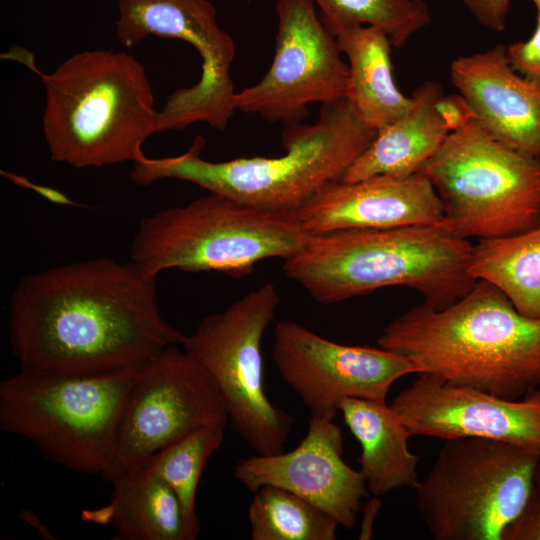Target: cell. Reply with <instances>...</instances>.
<instances>
[{"label": "cell", "instance_id": "d4e9b609", "mask_svg": "<svg viewBox=\"0 0 540 540\" xmlns=\"http://www.w3.org/2000/svg\"><path fill=\"white\" fill-rule=\"evenodd\" d=\"M225 426L213 424L197 428L144 462L175 491L189 524L197 533L200 531L196 511L198 484L208 459L223 443Z\"/></svg>", "mask_w": 540, "mask_h": 540}, {"label": "cell", "instance_id": "ffe728a7", "mask_svg": "<svg viewBox=\"0 0 540 540\" xmlns=\"http://www.w3.org/2000/svg\"><path fill=\"white\" fill-rule=\"evenodd\" d=\"M442 93L436 82L421 84L411 96V108L377 130L374 140L340 181L351 183L377 175L418 173L450 133L435 110V102Z\"/></svg>", "mask_w": 540, "mask_h": 540}, {"label": "cell", "instance_id": "cb8c5ba5", "mask_svg": "<svg viewBox=\"0 0 540 540\" xmlns=\"http://www.w3.org/2000/svg\"><path fill=\"white\" fill-rule=\"evenodd\" d=\"M248 507L252 540H334L338 522L306 499L280 487L264 485Z\"/></svg>", "mask_w": 540, "mask_h": 540}, {"label": "cell", "instance_id": "1f68e13d", "mask_svg": "<svg viewBox=\"0 0 540 540\" xmlns=\"http://www.w3.org/2000/svg\"><path fill=\"white\" fill-rule=\"evenodd\" d=\"M4 175L9 176L14 182H16L18 184L33 187L39 193L43 194L45 197L51 199L52 201H58L60 203H64V202L67 203L68 202L67 199L61 193H59V192H57V191H55L53 189H49V188H46V187H39V186L30 184V183H28V180H25L22 177L16 176L14 174H7L5 172Z\"/></svg>", "mask_w": 540, "mask_h": 540}, {"label": "cell", "instance_id": "d6986e66", "mask_svg": "<svg viewBox=\"0 0 540 540\" xmlns=\"http://www.w3.org/2000/svg\"><path fill=\"white\" fill-rule=\"evenodd\" d=\"M109 504L84 511L83 520L109 525L115 540H195L172 487L149 465L133 467L110 481Z\"/></svg>", "mask_w": 540, "mask_h": 540}, {"label": "cell", "instance_id": "9c48e42d", "mask_svg": "<svg viewBox=\"0 0 540 540\" xmlns=\"http://www.w3.org/2000/svg\"><path fill=\"white\" fill-rule=\"evenodd\" d=\"M540 458L480 437L445 439L415 489V506L436 540H501L535 487Z\"/></svg>", "mask_w": 540, "mask_h": 540}, {"label": "cell", "instance_id": "ac0fdd59", "mask_svg": "<svg viewBox=\"0 0 540 540\" xmlns=\"http://www.w3.org/2000/svg\"><path fill=\"white\" fill-rule=\"evenodd\" d=\"M454 87L476 121L496 140L540 159V78L513 70L506 46L461 56L451 64Z\"/></svg>", "mask_w": 540, "mask_h": 540}, {"label": "cell", "instance_id": "6da1fadb", "mask_svg": "<svg viewBox=\"0 0 540 540\" xmlns=\"http://www.w3.org/2000/svg\"><path fill=\"white\" fill-rule=\"evenodd\" d=\"M157 275L101 257L28 275L15 286L9 341L20 369L103 376L140 368L186 335L161 315Z\"/></svg>", "mask_w": 540, "mask_h": 540}, {"label": "cell", "instance_id": "4fadbf2b", "mask_svg": "<svg viewBox=\"0 0 540 540\" xmlns=\"http://www.w3.org/2000/svg\"><path fill=\"white\" fill-rule=\"evenodd\" d=\"M272 64L262 79L234 96L236 110L285 125L299 124L308 105L345 98L348 65L313 0H277Z\"/></svg>", "mask_w": 540, "mask_h": 540}, {"label": "cell", "instance_id": "83f0119b", "mask_svg": "<svg viewBox=\"0 0 540 540\" xmlns=\"http://www.w3.org/2000/svg\"><path fill=\"white\" fill-rule=\"evenodd\" d=\"M501 540H540V489L536 486L522 512L504 529Z\"/></svg>", "mask_w": 540, "mask_h": 540}, {"label": "cell", "instance_id": "4dcf8cb0", "mask_svg": "<svg viewBox=\"0 0 540 540\" xmlns=\"http://www.w3.org/2000/svg\"><path fill=\"white\" fill-rule=\"evenodd\" d=\"M381 506L379 496H374L364 507L363 517L360 525V539H369L372 536L373 520L375 519Z\"/></svg>", "mask_w": 540, "mask_h": 540}, {"label": "cell", "instance_id": "277c9868", "mask_svg": "<svg viewBox=\"0 0 540 540\" xmlns=\"http://www.w3.org/2000/svg\"><path fill=\"white\" fill-rule=\"evenodd\" d=\"M473 245L440 223L355 228L311 235L282 270L320 303H336L385 287H407L443 309L477 280L469 272Z\"/></svg>", "mask_w": 540, "mask_h": 540}, {"label": "cell", "instance_id": "8992f818", "mask_svg": "<svg viewBox=\"0 0 540 540\" xmlns=\"http://www.w3.org/2000/svg\"><path fill=\"white\" fill-rule=\"evenodd\" d=\"M310 236L297 214L263 211L209 193L142 218L129 260L157 276L177 269L241 278L264 259L297 253Z\"/></svg>", "mask_w": 540, "mask_h": 540}, {"label": "cell", "instance_id": "836d02e7", "mask_svg": "<svg viewBox=\"0 0 540 540\" xmlns=\"http://www.w3.org/2000/svg\"><path fill=\"white\" fill-rule=\"evenodd\" d=\"M537 8V11H540V0H530Z\"/></svg>", "mask_w": 540, "mask_h": 540}, {"label": "cell", "instance_id": "8fae6325", "mask_svg": "<svg viewBox=\"0 0 540 540\" xmlns=\"http://www.w3.org/2000/svg\"><path fill=\"white\" fill-rule=\"evenodd\" d=\"M116 38L130 48L147 37L192 45L202 59L198 82L175 90L157 114L156 133L204 122L224 130L236 110L230 77L235 43L217 23L209 0H116Z\"/></svg>", "mask_w": 540, "mask_h": 540}, {"label": "cell", "instance_id": "7a4b0ae2", "mask_svg": "<svg viewBox=\"0 0 540 540\" xmlns=\"http://www.w3.org/2000/svg\"><path fill=\"white\" fill-rule=\"evenodd\" d=\"M377 343L413 361L418 374L497 397L518 399L540 388V319L522 315L485 280L446 308H409Z\"/></svg>", "mask_w": 540, "mask_h": 540}, {"label": "cell", "instance_id": "484cf974", "mask_svg": "<svg viewBox=\"0 0 540 540\" xmlns=\"http://www.w3.org/2000/svg\"><path fill=\"white\" fill-rule=\"evenodd\" d=\"M320 19L333 34L355 25L382 29L394 47H403L409 38L430 22L422 0H313Z\"/></svg>", "mask_w": 540, "mask_h": 540}, {"label": "cell", "instance_id": "44dd1931", "mask_svg": "<svg viewBox=\"0 0 540 540\" xmlns=\"http://www.w3.org/2000/svg\"><path fill=\"white\" fill-rule=\"evenodd\" d=\"M339 413L359 442L360 471L374 496L418 484L419 456L408 447L411 436L386 401L347 398Z\"/></svg>", "mask_w": 540, "mask_h": 540}, {"label": "cell", "instance_id": "ba28073f", "mask_svg": "<svg viewBox=\"0 0 540 540\" xmlns=\"http://www.w3.org/2000/svg\"><path fill=\"white\" fill-rule=\"evenodd\" d=\"M418 173L440 199V224L459 237H504L540 225V159L499 142L476 119L449 133Z\"/></svg>", "mask_w": 540, "mask_h": 540}, {"label": "cell", "instance_id": "7c38bea8", "mask_svg": "<svg viewBox=\"0 0 540 540\" xmlns=\"http://www.w3.org/2000/svg\"><path fill=\"white\" fill-rule=\"evenodd\" d=\"M228 421L224 399L210 374L182 345L168 346L137 372L103 478L110 482L193 430Z\"/></svg>", "mask_w": 540, "mask_h": 540}, {"label": "cell", "instance_id": "e0dca14e", "mask_svg": "<svg viewBox=\"0 0 540 540\" xmlns=\"http://www.w3.org/2000/svg\"><path fill=\"white\" fill-rule=\"evenodd\" d=\"M297 217L309 234L317 235L355 228L434 225L442 221L443 211L432 184L416 173L330 183Z\"/></svg>", "mask_w": 540, "mask_h": 540}, {"label": "cell", "instance_id": "52a82bcc", "mask_svg": "<svg viewBox=\"0 0 540 540\" xmlns=\"http://www.w3.org/2000/svg\"><path fill=\"white\" fill-rule=\"evenodd\" d=\"M138 370L82 376L20 369L0 383V426L56 464L103 476Z\"/></svg>", "mask_w": 540, "mask_h": 540}, {"label": "cell", "instance_id": "5b68a950", "mask_svg": "<svg viewBox=\"0 0 540 540\" xmlns=\"http://www.w3.org/2000/svg\"><path fill=\"white\" fill-rule=\"evenodd\" d=\"M29 67L44 84L43 132L53 161L75 168L135 162L156 133L152 87L130 54L82 51L51 74Z\"/></svg>", "mask_w": 540, "mask_h": 540}, {"label": "cell", "instance_id": "d6a6232c", "mask_svg": "<svg viewBox=\"0 0 540 540\" xmlns=\"http://www.w3.org/2000/svg\"><path fill=\"white\" fill-rule=\"evenodd\" d=\"M535 486L540 489V464L535 474Z\"/></svg>", "mask_w": 540, "mask_h": 540}, {"label": "cell", "instance_id": "7402d4cb", "mask_svg": "<svg viewBox=\"0 0 540 540\" xmlns=\"http://www.w3.org/2000/svg\"><path fill=\"white\" fill-rule=\"evenodd\" d=\"M333 35L349 63L345 98L361 120L378 130L404 115L413 100L394 82L393 45L387 33L374 26L355 25Z\"/></svg>", "mask_w": 540, "mask_h": 540}, {"label": "cell", "instance_id": "5bb4252c", "mask_svg": "<svg viewBox=\"0 0 540 540\" xmlns=\"http://www.w3.org/2000/svg\"><path fill=\"white\" fill-rule=\"evenodd\" d=\"M272 359L311 416L329 420L336 418L343 400L386 401L395 381L419 372L401 354L336 343L293 321L275 326Z\"/></svg>", "mask_w": 540, "mask_h": 540}, {"label": "cell", "instance_id": "3957f363", "mask_svg": "<svg viewBox=\"0 0 540 540\" xmlns=\"http://www.w3.org/2000/svg\"><path fill=\"white\" fill-rule=\"evenodd\" d=\"M376 132L343 98L322 104L313 124L285 125L282 156L211 162L201 158L205 139L197 136L177 156L141 154L133 162L130 178L139 186L162 179L183 180L259 210L297 214L325 186L343 178Z\"/></svg>", "mask_w": 540, "mask_h": 540}, {"label": "cell", "instance_id": "30bf717a", "mask_svg": "<svg viewBox=\"0 0 540 540\" xmlns=\"http://www.w3.org/2000/svg\"><path fill=\"white\" fill-rule=\"evenodd\" d=\"M279 303L267 282L205 316L182 344L217 384L234 431L259 455L284 452L293 424L264 389L262 339Z\"/></svg>", "mask_w": 540, "mask_h": 540}, {"label": "cell", "instance_id": "f546056e", "mask_svg": "<svg viewBox=\"0 0 540 540\" xmlns=\"http://www.w3.org/2000/svg\"><path fill=\"white\" fill-rule=\"evenodd\" d=\"M477 21L494 31H502L506 26L510 0H461Z\"/></svg>", "mask_w": 540, "mask_h": 540}, {"label": "cell", "instance_id": "f1b7e54d", "mask_svg": "<svg viewBox=\"0 0 540 540\" xmlns=\"http://www.w3.org/2000/svg\"><path fill=\"white\" fill-rule=\"evenodd\" d=\"M435 110L450 133L465 128L476 119L471 105L460 93H442L435 102Z\"/></svg>", "mask_w": 540, "mask_h": 540}, {"label": "cell", "instance_id": "9a60e30c", "mask_svg": "<svg viewBox=\"0 0 540 540\" xmlns=\"http://www.w3.org/2000/svg\"><path fill=\"white\" fill-rule=\"evenodd\" d=\"M390 408L411 436L487 438L540 458V388L505 399L419 373Z\"/></svg>", "mask_w": 540, "mask_h": 540}, {"label": "cell", "instance_id": "4316f807", "mask_svg": "<svg viewBox=\"0 0 540 540\" xmlns=\"http://www.w3.org/2000/svg\"><path fill=\"white\" fill-rule=\"evenodd\" d=\"M506 56L510 66L519 74L540 78V11L530 38L506 46Z\"/></svg>", "mask_w": 540, "mask_h": 540}, {"label": "cell", "instance_id": "603a6c76", "mask_svg": "<svg viewBox=\"0 0 540 540\" xmlns=\"http://www.w3.org/2000/svg\"><path fill=\"white\" fill-rule=\"evenodd\" d=\"M469 272L501 290L522 315L540 319V225L480 239L472 248Z\"/></svg>", "mask_w": 540, "mask_h": 540}, {"label": "cell", "instance_id": "2e32d148", "mask_svg": "<svg viewBox=\"0 0 540 540\" xmlns=\"http://www.w3.org/2000/svg\"><path fill=\"white\" fill-rule=\"evenodd\" d=\"M342 456L340 427L334 420L311 416L307 433L296 448L240 459L233 475L252 493L264 485L288 490L351 530L368 489L361 471L347 465Z\"/></svg>", "mask_w": 540, "mask_h": 540}]
</instances>
